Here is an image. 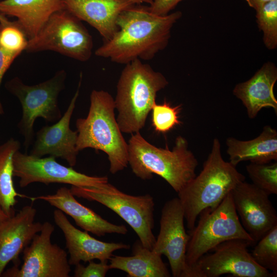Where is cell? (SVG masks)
Listing matches in <instances>:
<instances>
[{
    "label": "cell",
    "instance_id": "6da1fadb",
    "mask_svg": "<svg viewBox=\"0 0 277 277\" xmlns=\"http://www.w3.org/2000/svg\"><path fill=\"white\" fill-rule=\"evenodd\" d=\"M182 15L179 11L159 15L151 13L148 7L133 5L120 13L117 30L95 54L125 65L136 59L150 60L166 47L171 29Z\"/></svg>",
    "mask_w": 277,
    "mask_h": 277
},
{
    "label": "cell",
    "instance_id": "7a4b0ae2",
    "mask_svg": "<svg viewBox=\"0 0 277 277\" xmlns=\"http://www.w3.org/2000/svg\"><path fill=\"white\" fill-rule=\"evenodd\" d=\"M128 144V164L142 180H150L155 174L177 193L196 176L197 160L182 136L176 138L172 150L151 144L140 132L131 134Z\"/></svg>",
    "mask_w": 277,
    "mask_h": 277
},
{
    "label": "cell",
    "instance_id": "3957f363",
    "mask_svg": "<svg viewBox=\"0 0 277 277\" xmlns=\"http://www.w3.org/2000/svg\"><path fill=\"white\" fill-rule=\"evenodd\" d=\"M245 179L236 166L223 159L220 141L214 138L202 171L177 192L189 230L195 226L202 211L215 208Z\"/></svg>",
    "mask_w": 277,
    "mask_h": 277
},
{
    "label": "cell",
    "instance_id": "277c9868",
    "mask_svg": "<svg viewBox=\"0 0 277 277\" xmlns=\"http://www.w3.org/2000/svg\"><path fill=\"white\" fill-rule=\"evenodd\" d=\"M168 82L161 72L136 59L126 64L116 86V121L122 133L133 134L144 127L156 103L157 93Z\"/></svg>",
    "mask_w": 277,
    "mask_h": 277
},
{
    "label": "cell",
    "instance_id": "5b68a950",
    "mask_svg": "<svg viewBox=\"0 0 277 277\" xmlns=\"http://www.w3.org/2000/svg\"><path fill=\"white\" fill-rule=\"evenodd\" d=\"M87 116L76 121V148L101 150L107 155L112 174L128 165V144L126 142L115 116L114 98L108 92L93 90L90 96Z\"/></svg>",
    "mask_w": 277,
    "mask_h": 277
},
{
    "label": "cell",
    "instance_id": "8992f818",
    "mask_svg": "<svg viewBox=\"0 0 277 277\" xmlns=\"http://www.w3.org/2000/svg\"><path fill=\"white\" fill-rule=\"evenodd\" d=\"M199 216L197 225L190 230L186 253L189 277H192V267L200 258L224 242L241 239L255 245L240 222L231 192L215 208L205 209Z\"/></svg>",
    "mask_w": 277,
    "mask_h": 277
},
{
    "label": "cell",
    "instance_id": "52a82bcc",
    "mask_svg": "<svg viewBox=\"0 0 277 277\" xmlns=\"http://www.w3.org/2000/svg\"><path fill=\"white\" fill-rule=\"evenodd\" d=\"M70 190L75 196L97 202L114 211L132 228L145 247L152 249L156 238L152 232L155 204L151 195L128 194L109 182L98 188L72 186Z\"/></svg>",
    "mask_w": 277,
    "mask_h": 277
},
{
    "label": "cell",
    "instance_id": "ba28073f",
    "mask_svg": "<svg viewBox=\"0 0 277 277\" xmlns=\"http://www.w3.org/2000/svg\"><path fill=\"white\" fill-rule=\"evenodd\" d=\"M66 72L61 70L51 78L34 85H28L18 77L5 84V87L19 101L22 116L17 127L24 137L27 151L34 138L33 126L39 117L47 122H56L62 116L58 96L65 88Z\"/></svg>",
    "mask_w": 277,
    "mask_h": 277
},
{
    "label": "cell",
    "instance_id": "9c48e42d",
    "mask_svg": "<svg viewBox=\"0 0 277 277\" xmlns=\"http://www.w3.org/2000/svg\"><path fill=\"white\" fill-rule=\"evenodd\" d=\"M92 38L82 21L66 9L53 13L38 33L28 40L25 51H52L81 62L89 60Z\"/></svg>",
    "mask_w": 277,
    "mask_h": 277
},
{
    "label": "cell",
    "instance_id": "30bf717a",
    "mask_svg": "<svg viewBox=\"0 0 277 277\" xmlns=\"http://www.w3.org/2000/svg\"><path fill=\"white\" fill-rule=\"evenodd\" d=\"M248 241L234 239L215 246L203 255L191 268L192 277H219L224 274L235 277H274L273 273L253 260Z\"/></svg>",
    "mask_w": 277,
    "mask_h": 277
},
{
    "label": "cell",
    "instance_id": "8fae6325",
    "mask_svg": "<svg viewBox=\"0 0 277 277\" xmlns=\"http://www.w3.org/2000/svg\"><path fill=\"white\" fill-rule=\"evenodd\" d=\"M54 227L49 222L43 224L41 231L24 249L23 263L4 271L8 277H69L70 265L66 251L51 238Z\"/></svg>",
    "mask_w": 277,
    "mask_h": 277
},
{
    "label": "cell",
    "instance_id": "7c38bea8",
    "mask_svg": "<svg viewBox=\"0 0 277 277\" xmlns=\"http://www.w3.org/2000/svg\"><path fill=\"white\" fill-rule=\"evenodd\" d=\"M13 176L21 188L36 182L48 185L62 183L78 187H101L108 183L106 176H90L58 163L55 157H39L17 151L13 155Z\"/></svg>",
    "mask_w": 277,
    "mask_h": 277
},
{
    "label": "cell",
    "instance_id": "4fadbf2b",
    "mask_svg": "<svg viewBox=\"0 0 277 277\" xmlns=\"http://www.w3.org/2000/svg\"><path fill=\"white\" fill-rule=\"evenodd\" d=\"M184 212L177 197L164 205L160 221V231L152 249L164 255L170 266L173 277H189L186 263V253L190 239L184 226Z\"/></svg>",
    "mask_w": 277,
    "mask_h": 277
},
{
    "label": "cell",
    "instance_id": "5bb4252c",
    "mask_svg": "<svg viewBox=\"0 0 277 277\" xmlns=\"http://www.w3.org/2000/svg\"><path fill=\"white\" fill-rule=\"evenodd\" d=\"M240 222L255 244L277 225V214L265 192L252 183L242 181L231 191Z\"/></svg>",
    "mask_w": 277,
    "mask_h": 277
},
{
    "label": "cell",
    "instance_id": "9a60e30c",
    "mask_svg": "<svg viewBox=\"0 0 277 277\" xmlns=\"http://www.w3.org/2000/svg\"><path fill=\"white\" fill-rule=\"evenodd\" d=\"M82 75L77 90L66 111L55 124L42 127L36 133L30 155L41 157L46 155L65 160L70 167L76 164L79 151L76 148L77 131L70 128V120L79 95Z\"/></svg>",
    "mask_w": 277,
    "mask_h": 277
},
{
    "label": "cell",
    "instance_id": "2e32d148",
    "mask_svg": "<svg viewBox=\"0 0 277 277\" xmlns=\"http://www.w3.org/2000/svg\"><path fill=\"white\" fill-rule=\"evenodd\" d=\"M36 210L24 206L17 213L0 220V276L10 262L17 265L18 256L39 233L43 224L35 222Z\"/></svg>",
    "mask_w": 277,
    "mask_h": 277
},
{
    "label": "cell",
    "instance_id": "e0dca14e",
    "mask_svg": "<svg viewBox=\"0 0 277 277\" xmlns=\"http://www.w3.org/2000/svg\"><path fill=\"white\" fill-rule=\"evenodd\" d=\"M56 225L63 233L69 253V263L76 265L81 262L94 260L108 261L113 253L120 249H128L130 245L123 243L105 242L91 236L88 232L75 227L64 212L56 209L53 212Z\"/></svg>",
    "mask_w": 277,
    "mask_h": 277
},
{
    "label": "cell",
    "instance_id": "ac0fdd59",
    "mask_svg": "<svg viewBox=\"0 0 277 277\" xmlns=\"http://www.w3.org/2000/svg\"><path fill=\"white\" fill-rule=\"evenodd\" d=\"M32 201L41 200L51 206L69 215L76 225L87 232L98 236L107 234L116 233L125 235L128 232L124 225L114 224L95 212L92 209L79 203L72 193L70 189L62 187L55 193L30 197Z\"/></svg>",
    "mask_w": 277,
    "mask_h": 277
},
{
    "label": "cell",
    "instance_id": "d6986e66",
    "mask_svg": "<svg viewBox=\"0 0 277 277\" xmlns=\"http://www.w3.org/2000/svg\"><path fill=\"white\" fill-rule=\"evenodd\" d=\"M63 1L65 9L94 28L104 41L109 40L117 30L120 13L134 5L129 0Z\"/></svg>",
    "mask_w": 277,
    "mask_h": 277
},
{
    "label": "cell",
    "instance_id": "ffe728a7",
    "mask_svg": "<svg viewBox=\"0 0 277 277\" xmlns=\"http://www.w3.org/2000/svg\"><path fill=\"white\" fill-rule=\"evenodd\" d=\"M277 81V68L268 62L248 80L236 84L233 94L241 101L249 118H255L264 108H272L277 113V100L273 87Z\"/></svg>",
    "mask_w": 277,
    "mask_h": 277
},
{
    "label": "cell",
    "instance_id": "44dd1931",
    "mask_svg": "<svg viewBox=\"0 0 277 277\" xmlns=\"http://www.w3.org/2000/svg\"><path fill=\"white\" fill-rule=\"evenodd\" d=\"M65 9L63 0H3L0 13L15 17L28 39L34 37L55 12Z\"/></svg>",
    "mask_w": 277,
    "mask_h": 277
},
{
    "label": "cell",
    "instance_id": "7402d4cb",
    "mask_svg": "<svg viewBox=\"0 0 277 277\" xmlns=\"http://www.w3.org/2000/svg\"><path fill=\"white\" fill-rule=\"evenodd\" d=\"M226 144L229 162L235 166L243 161L267 164L277 160V131L268 125L253 139L241 141L229 137Z\"/></svg>",
    "mask_w": 277,
    "mask_h": 277
},
{
    "label": "cell",
    "instance_id": "603a6c76",
    "mask_svg": "<svg viewBox=\"0 0 277 277\" xmlns=\"http://www.w3.org/2000/svg\"><path fill=\"white\" fill-rule=\"evenodd\" d=\"M132 253L129 256L113 255L109 260L110 269L123 271L129 277L171 276L162 255L145 247L139 240L134 242Z\"/></svg>",
    "mask_w": 277,
    "mask_h": 277
},
{
    "label": "cell",
    "instance_id": "cb8c5ba5",
    "mask_svg": "<svg viewBox=\"0 0 277 277\" xmlns=\"http://www.w3.org/2000/svg\"><path fill=\"white\" fill-rule=\"evenodd\" d=\"M20 148V142L13 138L0 146V206L8 216L15 213L16 197L25 196L15 190L13 182V155Z\"/></svg>",
    "mask_w": 277,
    "mask_h": 277
},
{
    "label": "cell",
    "instance_id": "d4e9b609",
    "mask_svg": "<svg viewBox=\"0 0 277 277\" xmlns=\"http://www.w3.org/2000/svg\"><path fill=\"white\" fill-rule=\"evenodd\" d=\"M251 255L259 265L277 276V225L255 244Z\"/></svg>",
    "mask_w": 277,
    "mask_h": 277
},
{
    "label": "cell",
    "instance_id": "484cf974",
    "mask_svg": "<svg viewBox=\"0 0 277 277\" xmlns=\"http://www.w3.org/2000/svg\"><path fill=\"white\" fill-rule=\"evenodd\" d=\"M256 19L266 47L269 50L276 48L277 0H272L256 10Z\"/></svg>",
    "mask_w": 277,
    "mask_h": 277
},
{
    "label": "cell",
    "instance_id": "4316f807",
    "mask_svg": "<svg viewBox=\"0 0 277 277\" xmlns=\"http://www.w3.org/2000/svg\"><path fill=\"white\" fill-rule=\"evenodd\" d=\"M28 38L16 21L0 23V46L17 57L27 47Z\"/></svg>",
    "mask_w": 277,
    "mask_h": 277
},
{
    "label": "cell",
    "instance_id": "83f0119b",
    "mask_svg": "<svg viewBox=\"0 0 277 277\" xmlns=\"http://www.w3.org/2000/svg\"><path fill=\"white\" fill-rule=\"evenodd\" d=\"M246 169L252 184L268 195L277 194V163H250Z\"/></svg>",
    "mask_w": 277,
    "mask_h": 277
},
{
    "label": "cell",
    "instance_id": "f1b7e54d",
    "mask_svg": "<svg viewBox=\"0 0 277 277\" xmlns=\"http://www.w3.org/2000/svg\"><path fill=\"white\" fill-rule=\"evenodd\" d=\"M182 105L172 106L164 101L162 104L155 103L151 109L152 126L155 132L166 133L182 122L180 120Z\"/></svg>",
    "mask_w": 277,
    "mask_h": 277
},
{
    "label": "cell",
    "instance_id": "f546056e",
    "mask_svg": "<svg viewBox=\"0 0 277 277\" xmlns=\"http://www.w3.org/2000/svg\"><path fill=\"white\" fill-rule=\"evenodd\" d=\"M108 261H100L95 263L93 261L89 262L85 266L81 263L76 264L74 269L75 277H104L110 270Z\"/></svg>",
    "mask_w": 277,
    "mask_h": 277
},
{
    "label": "cell",
    "instance_id": "4dcf8cb0",
    "mask_svg": "<svg viewBox=\"0 0 277 277\" xmlns=\"http://www.w3.org/2000/svg\"><path fill=\"white\" fill-rule=\"evenodd\" d=\"M182 1L183 0H153L148 8L153 14L165 15L169 14V12Z\"/></svg>",
    "mask_w": 277,
    "mask_h": 277
},
{
    "label": "cell",
    "instance_id": "1f68e13d",
    "mask_svg": "<svg viewBox=\"0 0 277 277\" xmlns=\"http://www.w3.org/2000/svg\"><path fill=\"white\" fill-rule=\"evenodd\" d=\"M16 58L0 46V86L4 74ZM4 113V109L0 100V116Z\"/></svg>",
    "mask_w": 277,
    "mask_h": 277
},
{
    "label": "cell",
    "instance_id": "d6a6232c",
    "mask_svg": "<svg viewBox=\"0 0 277 277\" xmlns=\"http://www.w3.org/2000/svg\"><path fill=\"white\" fill-rule=\"evenodd\" d=\"M248 5L255 11L272 0H245Z\"/></svg>",
    "mask_w": 277,
    "mask_h": 277
},
{
    "label": "cell",
    "instance_id": "836d02e7",
    "mask_svg": "<svg viewBox=\"0 0 277 277\" xmlns=\"http://www.w3.org/2000/svg\"><path fill=\"white\" fill-rule=\"evenodd\" d=\"M134 5H141L143 3L151 5L153 0H129Z\"/></svg>",
    "mask_w": 277,
    "mask_h": 277
},
{
    "label": "cell",
    "instance_id": "e575fe53",
    "mask_svg": "<svg viewBox=\"0 0 277 277\" xmlns=\"http://www.w3.org/2000/svg\"><path fill=\"white\" fill-rule=\"evenodd\" d=\"M8 216L5 213L0 206V220L6 218Z\"/></svg>",
    "mask_w": 277,
    "mask_h": 277
},
{
    "label": "cell",
    "instance_id": "d590c367",
    "mask_svg": "<svg viewBox=\"0 0 277 277\" xmlns=\"http://www.w3.org/2000/svg\"><path fill=\"white\" fill-rule=\"evenodd\" d=\"M8 21V19L7 18L5 15L0 13V23H4Z\"/></svg>",
    "mask_w": 277,
    "mask_h": 277
}]
</instances>
